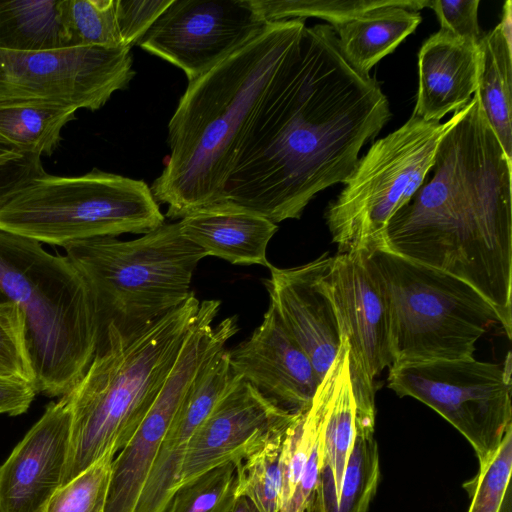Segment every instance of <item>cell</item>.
I'll use <instances>...</instances> for the list:
<instances>
[{"mask_svg":"<svg viewBox=\"0 0 512 512\" xmlns=\"http://www.w3.org/2000/svg\"><path fill=\"white\" fill-rule=\"evenodd\" d=\"M378 83L353 69L331 25L305 27L256 106L223 202L277 224L345 183L390 118Z\"/></svg>","mask_w":512,"mask_h":512,"instance_id":"obj_1","label":"cell"},{"mask_svg":"<svg viewBox=\"0 0 512 512\" xmlns=\"http://www.w3.org/2000/svg\"><path fill=\"white\" fill-rule=\"evenodd\" d=\"M449 120L425 179L391 218L385 248L468 283L511 339L512 161L475 95Z\"/></svg>","mask_w":512,"mask_h":512,"instance_id":"obj_2","label":"cell"},{"mask_svg":"<svg viewBox=\"0 0 512 512\" xmlns=\"http://www.w3.org/2000/svg\"><path fill=\"white\" fill-rule=\"evenodd\" d=\"M306 27L304 19L268 23L245 45L189 82L168 124L170 154L150 189L166 216L224 201L249 120Z\"/></svg>","mask_w":512,"mask_h":512,"instance_id":"obj_3","label":"cell"},{"mask_svg":"<svg viewBox=\"0 0 512 512\" xmlns=\"http://www.w3.org/2000/svg\"><path fill=\"white\" fill-rule=\"evenodd\" d=\"M199 305L192 293L140 328L105 327L86 373L64 395L71 411V442L63 484L128 443L173 368Z\"/></svg>","mask_w":512,"mask_h":512,"instance_id":"obj_4","label":"cell"},{"mask_svg":"<svg viewBox=\"0 0 512 512\" xmlns=\"http://www.w3.org/2000/svg\"><path fill=\"white\" fill-rule=\"evenodd\" d=\"M22 312L37 393L68 394L86 373L102 336L92 292L66 255L0 230V303Z\"/></svg>","mask_w":512,"mask_h":512,"instance_id":"obj_5","label":"cell"},{"mask_svg":"<svg viewBox=\"0 0 512 512\" xmlns=\"http://www.w3.org/2000/svg\"><path fill=\"white\" fill-rule=\"evenodd\" d=\"M63 248L92 292L102 333L110 323L124 331L140 328L182 305L206 257L182 235L179 222L133 240L95 237Z\"/></svg>","mask_w":512,"mask_h":512,"instance_id":"obj_6","label":"cell"},{"mask_svg":"<svg viewBox=\"0 0 512 512\" xmlns=\"http://www.w3.org/2000/svg\"><path fill=\"white\" fill-rule=\"evenodd\" d=\"M143 181L93 169L43 173L0 197V230L64 247L95 237L146 234L165 223Z\"/></svg>","mask_w":512,"mask_h":512,"instance_id":"obj_7","label":"cell"},{"mask_svg":"<svg viewBox=\"0 0 512 512\" xmlns=\"http://www.w3.org/2000/svg\"><path fill=\"white\" fill-rule=\"evenodd\" d=\"M370 255L385 287L392 365L473 357L476 341L501 326L465 281L386 248Z\"/></svg>","mask_w":512,"mask_h":512,"instance_id":"obj_8","label":"cell"},{"mask_svg":"<svg viewBox=\"0 0 512 512\" xmlns=\"http://www.w3.org/2000/svg\"><path fill=\"white\" fill-rule=\"evenodd\" d=\"M445 123L411 116L394 132L377 140L330 203L326 220L338 252L385 248L391 218L406 205L422 184Z\"/></svg>","mask_w":512,"mask_h":512,"instance_id":"obj_9","label":"cell"},{"mask_svg":"<svg viewBox=\"0 0 512 512\" xmlns=\"http://www.w3.org/2000/svg\"><path fill=\"white\" fill-rule=\"evenodd\" d=\"M388 386L446 419L470 443L479 467L512 428L510 353L503 365L474 357L392 365Z\"/></svg>","mask_w":512,"mask_h":512,"instance_id":"obj_10","label":"cell"},{"mask_svg":"<svg viewBox=\"0 0 512 512\" xmlns=\"http://www.w3.org/2000/svg\"><path fill=\"white\" fill-rule=\"evenodd\" d=\"M349 345V371L356 402L357 434L375 431V378L393 363L385 287L370 253H338L321 277Z\"/></svg>","mask_w":512,"mask_h":512,"instance_id":"obj_11","label":"cell"},{"mask_svg":"<svg viewBox=\"0 0 512 512\" xmlns=\"http://www.w3.org/2000/svg\"><path fill=\"white\" fill-rule=\"evenodd\" d=\"M218 308L200 304L177 360L128 443L112 462L105 512H134L163 438L189 390L238 331L233 317L213 325Z\"/></svg>","mask_w":512,"mask_h":512,"instance_id":"obj_12","label":"cell"},{"mask_svg":"<svg viewBox=\"0 0 512 512\" xmlns=\"http://www.w3.org/2000/svg\"><path fill=\"white\" fill-rule=\"evenodd\" d=\"M130 49L0 50V103L50 102L98 110L133 79Z\"/></svg>","mask_w":512,"mask_h":512,"instance_id":"obj_13","label":"cell"},{"mask_svg":"<svg viewBox=\"0 0 512 512\" xmlns=\"http://www.w3.org/2000/svg\"><path fill=\"white\" fill-rule=\"evenodd\" d=\"M267 24L251 0H172L137 45L181 69L192 82Z\"/></svg>","mask_w":512,"mask_h":512,"instance_id":"obj_14","label":"cell"},{"mask_svg":"<svg viewBox=\"0 0 512 512\" xmlns=\"http://www.w3.org/2000/svg\"><path fill=\"white\" fill-rule=\"evenodd\" d=\"M303 414L280 408L240 378L189 442L178 487L213 467L239 463L274 436L286 432Z\"/></svg>","mask_w":512,"mask_h":512,"instance_id":"obj_15","label":"cell"},{"mask_svg":"<svg viewBox=\"0 0 512 512\" xmlns=\"http://www.w3.org/2000/svg\"><path fill=\"white\" fill-rule=\"evenodd\" d=\"M71 442V411L62 396L0 467V512H44L63 484Z\"/></svg>","mask_w":512,"mask_h":512,"instance_id":"obj_16","label":"cell"},{"mask_svg":"<svg viewBox=\"0 0 512 512\" xmlns=\"http://www.w3.org/2000/svg\"><path fill=\"white\" fill-rule=\"evenodd\" d=\"M233 370L280 408L305 413L321 382L272 305L251 336L229 350Z\"/></svg>","mask_w":512,"mask_h":512,"instance_id":"obj_17","label":"cell"},{"mask_svg":"<svg viewBox=\"0 0 512 512\" xmlns=\"http://www.w3.org/2000/svg\"><path fill=\"white\" fill-rule=\"evenodd\" d=\"M331 258L325 252L293 268L270 264V279L266 281L270 305L309 357L320 381L342 341L332 302L321 284Z\"/></svg>","mask_w":512,"mask_h":512,"instance_id":"obj_18","label":"cell"},{"mask_svg":"<svg viewBox=\"0 0 512 512\" xmlns=\"http://www.w3.org/2000/svg\"><path fill=\"white\" fill-rule=\"evenodd\" d=\"M234 381L222 362L211 363L199 375L163 438L134 512H165L178 487L189 442Z\"/></svg>","mask_w":512,"mask_h":512,"instance_id":"obj_19","label":"cell"},{"mask_svg":"<svg viewBox=\"0 0 512 512\" xmlns=\"http://www.w3.org/2000/svg\"><path fill=\"white\" fill-rule=\"evenodd\" d=\"M478 45L439 30L418 55L419 87L413 116L437 121L465 107L478 84Z\"/></svg>","mask_w":512,"mask_h":512,"instance_id":"obj_20","label":"cell"},{"mask_svg":"<svg viewBox=\"0 0 512 512\" xmlns=\"http://www.w3.org/2000/svg\"><path fill=\"white\" fill-rule=\"evenodd\" d=\"M178 222L182 235L206 256L232 264L270 266L266 250L278 226L258 213L220 202L192 212Z\"/></svg>","mask_w":512,"mask_h":512,"instance_id":"obj_21","label":"cell"},{"mask_svg":"<svg viewBox=\"0 0 512 512\" xmlns=\"http://www.w3.org/2000/svg\"><path fill=\"white\" fill-rule=\"evenodd\" d=\"M511 2L500 23L481 39L477 97L491 130L512 161V21Z\"/></svg>","mask_w":512,"mask_h":512,"instance_id":"obj_22","label":"cell"},{"mask_svg":"<svg viewBox=\"0 0 512 512\" xmlns=\"http://www.w3.org/2000/svg\"><path fill=\"white\" fill-rule=\"evenodd\" d=\"M420 22L418 12L394 5L365 12L334 30L347 63L369 75L371 68L393 52Z\"/></svg>","mask_w":512,"mask_h":512,"instance_id":"obj_23","label":"cell"},{"mask_svg":"<svg viewBox=\"0 0 512 512\" xmlns=\"http://www.w3.org/2000/svg\"><path fill=\"white\" fill-rule=\"evenodd\" d=\"M68 47L64 0L0 1V50L26 52Z\"/></svg>","mask_w":512,"mask_h":512,"instance_id":"obj_24","label":"cell"},{"mask_svg":"<svg viewBox=\"0 0 512 512\" xmlns=\"http://www.w3.org/2000/svg\"><path fill=\"white\" fill-rule=\"evenodd\" d=\"M77 109L50 102L0 103V147L24 155H50Z\"/></svg>","mask_w":512,"mask_h":512,"instance_id":"obj_25","label":"cell"},{"mask_svg":"<svg viewBox=\"0 0 512 512\" xmlns=\"http://www.w3.org/2000/svg\"><path fill=\"white\" fill-rule=\"evenodd\" d=\"M266 22L289 19L320 18L337 27L365 12L386 6H403L416 11L429 7L430 0H251Z\"/></svg>","mask_w":512,"mask_h":512,"instance_id":"obj_26","label":"cell"},{"mask_svg":"<svg viewBox=\"0 0 512 512\" xmlns=\"http://www.w3.org/2000/svg\"><path fill=\"white\" fill-rule=\"evenodd\" d=\"M379 478V452L374 434H356L337 501L307 502L304 512H367Z\"/></svg>","mask_w":512,"mask_h":512,"instance_id":"obj_27","label":"cell"},{"mask_svg":"<svg viewBox=\"0 0 512 512\" xmlns=\"http://www.w3.org/2000/svg\"><path fill=\"white\" fill-rule=\"evenodd\" d=\"M289 429L274 436L237 463V497H246L258 512L281 511L282 451Z\"/></svg>","mask_w":512,"mask_h":512,"instance_id":"obj_28","label":"cell"},{"mask_svg":"<svg viewBox=\"0 0 512 512\" xmlns=\"http://www.w3.org/2000/svg\"><path fill=\"white\" fill-rule=\"evenodd\" d=\"M237 486V463H224L180 485L165 512H233Z\"/></svg>","mask_w":512,"mask_h":512,"instance_id":"obj_29","label":"cell"},{"mask_svg":"<svg viewBox=\"0 0 512 512\" xmlns=\"http://www.w3.org/2000/svg\"><path fill=\"white\" fill-rule=\"evenodd\" d=\"M64 14L70 47H127L118 25L116 0H64Z\"/></svg>","mask_w":512,"mask_h":512,"instance_id":"obj_30","label":"cell"},{"mask_svg":"<svg viewBox=\"0 0 512 512\" xmlns=\"http://www.w3.org/2000/svg\"><path fill=\"white\" fill-rule=\"evenodd\" d=\"M114 456L104 455L64 483L50 498L44 512H105Z\"/></svg>","mask_w":512,"mask_h":512,"instance_id":"obj_31","label":"cell"},{"mask_svg":"<svg viewBox=\"0 0 512 512\" xmlns=\"http://www.w3.org/2000/svg\"><path fill=\"white\" fill-rule=\"evenodd\" d=\"M512 469V428L486 464L479 467L475 477L464 484L471 497L468 512H500Z\"/></svg>","mask_w":512,"mask_h":512,"instance_id":"obj_32","label":"cell"},{"mask_svg":"<svg viewBox=\"0 0 512 512\" xmlns=\"http://www.w3.org/2000/svg\"><path fill=\"white\" fill-rule=\"evenodd\" d=\"M0 378L35 383L24 318L12 302L0 303Z\"/></svg>","mask_w":512,"mask_h":512,"instance_id":"obj_33","label":"cell"},{"mask_svg":"<svg viewBox=\"0 0 512 512\" xmlns=\"http://www.w3.org/2000/svg\"><path fill=\"white\" fill-rule=\"evenodd\" d=\"M479 0H430L440 22V30L456 38L480 45L484 34L478 22Z\"/></svg>","mask_w":512,"mask_h":512,"instance_id":"obj_34","label":"cell"},{"mask_svg":"<svg viewBox=\"0 0 512 512\" xmlns=\"http://www.w3.org/2000/svg\"><path fill=\"white\" fill-rule=\"evenodd\" d=\"M172 0H116L117 19L125 46L137 45Z\"/></svg>","mask_w":512,"mask_h":512,"instance_id":"obj_35","label":"cell"},{"mask_svg":"<svg viewBox=\"0 0 512 512\" xmlns=\"http://www.w3.org/2000/svg\"><path fill=\"white\" fill-rule=\"evenodd\" d=\"M36 393L30 383L0 378V414L17 416L25 413Z\"/></svg>","mask_w":512,"mask_h":512,"instance_id":"obj_36","label":"cell"},{"mask_svg":"<svg viewBox=\"0 0 512 512\" xmlns=\"http://www.w3.org/2000/svg\"><path fill=\"white\" fill-rule=\"evenodd\" d=\"M23 155L24 154H21L13 149L0 147V168L22 157Z\"/></svg>","mask_w":512,"mask_h":512,"instance_id":"obj_37","label":"cell"},{"mask_svg":"<svg viewBox=\"0 0 512 512\" xmlns=\"http://www.w3.org/2000/svg\"><path fill=\"white\" fill-rule=\"evenodd\" d=\"M233 512H258V510L246 497H238Z\"/></svg>","mask_w":512,"mask_h":512,"instance_id":"obj_38","label":"cell"}]
</instances>
